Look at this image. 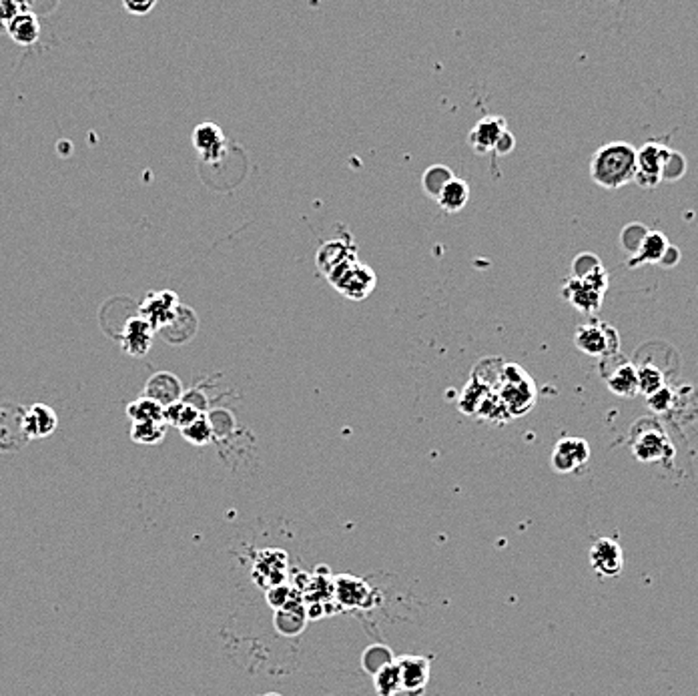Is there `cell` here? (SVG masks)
<instances>
[{"mask_svg":"<svg viewBox=\"0 0 698 696\" xmlns=\"http://www.w3.org/2000/svg\"><path fill=\"white\" fill-rule=\"evenodd\" d=\"M590 177L602 189L616 191L637 177V147L616 140L596 148L590 159Z\"/></svg>","mask_w":698,"mask_h":696,"instance_id":"1","label":"cell"},{"mask_svg":"<svg viewBox=\"0 0 698 696\" xmlns=\"http://www.w3.org/2000/svg\"><path fill=\"white\" fill-rule=\"evenodd\" d=\"M630 448L642 464H670L674 458L670 437L654 418H642L632 426Z\"/></svg>","mask_w":698,"mask_h":696,"instance_id":"2","label":"cell"},{"mask_svg":"<svg viewBox=\"0 0 698 696\" xmlns=\"http://www.w3.org/2000/svg\"><path fill=\"white\" fill-rule=\"evenodd\" d=\"M500 400L504 404L509 418L528 413L536 404V386L530 375L520 365H506L501 375Z\"/></svg>","mask_w":698,"mask_h":696,"instance_id":"3","label":"cell"},{"mask_svg":"<svg viewBox=\"0 0 698 696\" xmlns=\"http://www.w3.org/2000/svg\"><path fill=\"white\" fill-rule=\"evenodd\" d=\"M327 279L337 292L354 301H362L367 295H372L375 289V281H378L373 269L359 263L357 260L341 265V268L335 269Z\"/></svg>","mask_w":698,"mask_h":696,"instance_id":"4","label":"cell"},{"mask_svg":"<svg viewBox=\"0 0 698 696\" xmlns=\"http://www.w3.org/2000/svg\"><path fill=\"white\" fill-rule=\"evenodd\" d=\"M574 343L586 356L610 357L621 354V335H618L616 327L602 322L580 325L574 335Z\"/></svg>","mask_w":698,"mask_h":696,"instance_id":"5","label":"cell"},{"mask_svg":"<svg viewBox=\"0 0 698 696\" xmlns=\"http://www.w3.org/2000/svg\"><path fill=\"white\" fill-rule=\"evenodd\" d=\"M27 408L0 402V452H19L30 440L25 428Z\"/></svg>","mask_w":698,"mask_h":696,"instance_id":"6","label":"cell"},{"mask_svg":"<svg viewBox=\"0 0 698 696\" xmlns=\"http://www.w3.org/2000/svg\"><path fill=\"white\" fill-rule=\"evenodd\" d=\"M670 147L654 143V140H648L646 145L637 148V177H634V183L646 187V189H653V187L661 183Z\"/></svg>","mask_w":698,"mask_h":696,"instance_id":"7","label":"cell"},{"mask_svg":"<svg viewBox=\"0 0 698 696\" xmlns=\"http://www.w3.org/2000/svg\"><path fill=\"white\" fill-rule=\"evenodd\" d=\"M179 297L171 289H161V292H153L145 297V301L140 303L139 316L153 327L155 333H159L164 325H169L175 317L179 309Z\"/></svg>","mask_w":698,"mask_h":696,"instance_id":"8","label":"cell"},{"mask_svg":"<svg viewBox=\"0 0 698 696\" xmlns=\"http://www.w3.org/2000/svg\"><path fill=\"white\" fill-rule=\"evenodd\" d=\"M590 456V444L582 440V437H562V440L554 445L550 464L554 472L572 474L578 472V468L586 466Z\"/></svg>","mask_w":698,"mask_h":696,"instance_id":"9","label":"cell"},{"mask_svg":"<svg viewBox=\"0 0 698 696\" xmlns=\"http://www.w3.org/2000/svg\"><path fill=\"white\" fill-rule=\"evenodd\" d=\"M590 566L600 578H616L624 570V554L613 538H598L590 548Z\"/></svg>","mask_w":698,"mask_h":696,"instance_id":"10","label":"cell"},{"mask_svg":"<svg viewBox=\"0 0 698 696\" xmlns=\"http://www.w3.org/2000/svg\"><path fill=\"white\" fill-rule=\"evenodd\" d=\"M600 365H610L608 372H604V380L610 392L618 397H634L638 396V378L637 365L629 362L626 357H618V364L613 365V359L602 357Z\"/></svg>","mask_w":698,"mask_h":696,"instance_id":"11","label":"cell"},{"mask_svg":"<svg viewBox=\"0 0 698 696\" xmlns=\"http://www.w3.org/2000/svg\"><path fill=\"white\" fill-rule=\"evenodd\" d=\"M191 143L195 148H197V153L201 155L203 161L213 163L215 165V163L223 159L227 139L219 124L207 121V123H199L197 127L193 129Z\"/></svg>","mask_w":698,"mask_h":696,"instance_id":"12","label":"cell"},{"mask_svg":"<svg viewBox=\"0 0 698 696\" xmlns=\"http://www.w3.org/2000/svg\"><path fill=\"white\" fill-rule=\"evenodd\" d=\"M396 662L399 667V675H402L404 692L410 696L423 694L429 683V659H426V656H402V659H396Z\"/></svg>","mask_w":698,"mask_h":696,"instance_id":"13","label":"cell"},{"mask_svg":"<svg viewBox=\"0 0 698 696\" xmlns=\"http://www.w3.org/2000/svg\"><path fill=\"white\" fill-rule=\"evenodd\" d=\"M145 397L153 400L161 405V408H169V405L181 402L183 397V383L171 372H156L148 378L145 383Z\"/></svg>","mask_w":698,"mask_h":696,"instance_id":"14","label":"cell"},{"mask_svg":"<svg viewBox=\"0 0 698 696\" xmlns=\"http://www.w3.org/2000/svg\"><path fill=\"white\" fill-rule=\"evenodd\" d=\"M155 330L148 325L143 317H131L127 324H124L121 332V348L124 354H129L132 357H143L148 354V349L153 346Z\"/></svg>","mask_w":698,"mask_h":696,"instance_id":"15","label":"cell"},{"mask_svg":"<svg viewBox=\"0 0 698 696\" xmlns=\"http://www.w3.org/2000/svg\"><path fill=\"white\" fill-rule=\"evenodd\" d=\"M508 131V123L504 116L500 115H488L484 116L480 123H476V127L469 132V145L476 153H493V147L500 140V137Z\"/></svg>","mask_w":698,"mask_h":696,"instance_id":"16","label":"cell"},{"mask_svg":"<svg viewBox=\"0 0 698 696\" xmlns=\"http://www.w3.org/2000/svg\"><path fill=\"white\" fill-rule=\"evenodd\" d=\"M562 297L570 305H574L578 311H582V314H596L604 301V293H600L598 289H594L592 285L574 277H568L564 281Z\"/></svg>","mask_w":698,"mask_h":696,"instance_id":"17","label":"cell"},{"mask_svg":"<svg viewBox=\"0 0 698 696\" xmlns=\"http://www.w3.org/2000/svg\"><path fill=\"white\" fill-rule=\"evenodd\" d=\"M357 260L356 257V245L351 241L343 239H332L319 247L317 252V269L324 273L325 277L332 276L335 269H340L341 265Z\"/></svg>","mask_w":698,"mask_h":696,"instance_id":"18","label":"cell"},{"mask_svg":"<svg viewBox=\"0 0 698 696\" xmlns=\"http://www.w3.org/2000/svg\"><path fill=\"white\" fill-rule=\"evenodd\" d=\"M197 330H199L197 314H195L191 308H187V305H179L172 322L169 325H164L159 333L167 343H172V346H183V343L191 341L195 338Z\"/></svg>","mask_w":698,"mask_h":696,"instance_id":"19","label":"cell"},{"mask_svg":"<svg viewBox=\"0 0 698 696\" xmlns=\"http://www.w3.org/2000/svg\"><path fill=\"white\" fill-rule=\"evenodd\" d=\"M59 426V418L52 408L46 404H33L27 408L25 416V428L30 440H43L54 434V429Z\"/></svg>","mask_w":698,"mask_h":696,"instance_id":"20","label":"cell"},{"mask_svg":"<svg viewBox=\"0 0 698 696\" xmlns=\"http://www.w3.org/2000/svg\"><path fill=\"white\" fill-rule=\"evenodd\" d=\"M335 600L348 608L367 606L370 604V586L356 576H340L335 580Z\"/></svg>","mask_w":698,"mask_h":696,"instance_id":"21","label":"cell"},{"mask_svg":"<svg viewBox=\"0 0 698 696\" xmlns=\"http://www.w3.org/2000/svg\"><path fill=\"white\" fill-rule=\"evenodd\" d=\"M670 247L669 237L661 231H648L646 237L642 239V244L638 247V252L630 257L629 265L630 268H637V265H653L661 263V260L666 253V249Z\"/></svg>","mask_w":698,"mask_h":696,"instance_id":"22","label":"cell"},{"mask_svg":"<svg viewBox=\"0 0 698 696\" xmlns=\"http://www.w3.org/2000/svg\"><path fill=\"white\" fill-rule=\"evenodd\" d=\"M6 33H9V36L17 44L33 46L38 41V36H41V22H38L36 14L28 12L25 6V11L12 19L9 28H6Z\"/></svg>","mask_w":698,"mask_h":696,"instance_id":"23","label":"cell"},{"mask_svg":"<svg viewBox=\"0 0 698 696\" xmlns=\"http://www.w3.org/2000/svg\"><path fill=\"white\" fill-rule=\"evenodd\" d=\"M437 205H440L444 211H448V213H458L466 207V203L469 201V185L464 181V179L460 177H453L452 181L444 187L440 197L436 199Z\"/></svg>","mask_w":698,"mask_h":696,"instance_id":"24","label":"cell"},{"mask_svg":"<svg viewBox=\"0 0 698 696\" xmlns=\"http://www.w3.org/2000/svg\"><path fill=\"white\" fill-rule=\"evenodd\" d=\"M372 680L378 696H396L399 692H404L402 675H399V667L396 660L386 664V667L375 672Z\"/></svg>","mask_w":698,"mask_h":696,"instance_id":"25","label":"cell"},{"mask_svg":"<svg viewBox=\"0 0 698 696\" xmlns=\"http://www.w3.org/2000/svg\"><path fill=\"white\" fill-rule=\"evenodd\" d=\"M453 177H456V175H453V171L448 165H442V163H437V165L428 167L426 173L421 175V189L426 191L428 197L437 199V197H440V193H442L444 187L448 185Z\"/></svg>","mask_w":698,"mask_h":696,"instance_id":"26","label":"cell"},{"mask_svg":"<svg viewBox=\"0 0 698 696\" xmlns=\"http://www.w3.org/2000/svg\"><path fill=\"white\" fill-rule=\"evenodd\" d=\"M637 378H638V394L646 397L656 394L658 389H662L664 386H669L661 367H656L648 362L637 365Z\"/></svg>","mask_w":698,"mask_h":696,"instance_id":"27","label":"cell"},{"mask_svg":"<svg viewBox=\"0 0 698 696\" xmlns=\"http://www.w3.org/2000/svg\"><path fill=\"white\" fill-rule=\"evenodd\" d=\"M127 416L132 420V424H137V421H159V424H164V408L145 396L129 404Z\"/></svg>","mask_w":698,"mask_h":696,"instance_id":"28","label":"cell"},{"mask_svg":"<svg viewBox=\"0 0 698 696\" xmlns=\"http://www.w3.org/2000/svg\"><path fill=\"white\" fill-rule=\"evenodd\" d=\"M131 440L145 445H155L163 442L164 434H167V424H159V421H137L131 426Z\"/></svg>","mask_w":698,"mask_h":696,"instance_id":"29","label":"cell"},{"mask_svg":"<svg viewBox=\"0 0 698 696\" xmlns=\"http://www.w3.org/2000/svg\"><path fill=\"white\" fill-rule=\"evenodd\" d=\"M199 416L201 413L197 410H193L191 405H187L185 402H177L169 405V408H164V424L175 426L179 432H181L183 428L191 426Z\"/></svg>","mask_w":698,"mask_h":696,"instance_id":"30","label":"cell"},{"mask_svg":"<svg viewBox=\"0 0 698 696\" xmlns=\"http://www.w3.org/2000/svg\"><path fill=\"white\" fill-rule=\"evenodd\" d=\"M181 436L193 445H207L211 440H213L215 434H213V428H211L207 413H201V416L195 420L191 426L183 428Z\"/></svg>","mask_w":698,"mask_h":696,"instance_id":"31","label":"cell"},{"mask_svg":"<svg viewBox=\"0 0 698 696\" xmlns=\"http://www.w3.org/2000/svg\"><path fill=\"white\" fill-rule=\"evenodd\" d=\"M394 660H396L394 654H391V651H389L388 646L372 644L370 648H365V652L362 656V667H364V670L367 672V675L373 676L380 668H383V667H386V664L394 662Z\"/></svg>","mask_w":698,"mask_h":696,"instance_id":"32","label":"cell"},{"mask_svg":"<svg viewBox=\"0 0 698 696\" xmlns=\"http://www.w3.org/2000/svg\"><path fill=\"white\" fill-rule=\"evenodd\" d=\"M646 404L654 413L662 416V413H670L674 410V405H677V394H674L670 386H664L662 389H658L656 394L648 396Z\"/></svg>","mask_w":698,"mask_h":696,"instance_id":"33","label":"cell"},{"mask_svg":"<svg viewBox=\"0 0 698 696\" xmlns=\"http://www.w3.org/2000/svg\"><path fill=\"white\" fill-rule=\"evenodd\" d=\"M648 231H650L648 227H645L642 223L626 225L621 233V245H622L624 252H629L630 255L637 253L640 244H642V239L646 237Z\"/></svg>","mask_w":698,"mask_h":696,"instance_id":"34","label":"cell"},{"mask_svg":"<svg viewBox=\"0 0 698 696\" xmlns=\"http://www.w3.org/2000/svg\"><path fill=\"white\" fill-rule=\"evenodd\" d=\"M600 268H604L602 261L598 260V255L594 253H580L574 257V261H572V276L574 279H586L588 276H592L594 271H598Z\"/></svg>","mask_w":698,"mask_h":696,"instance_id":"35","label":"cell"},{"mask_svg":"<svg viewBox=\"0 0 698 696\" xmlns=\"http://www.w3.org/2000/svg\"><path fill=\"white\" fill-rule=\"evenodd\" d=\"M686 169H688L686 159L682 157L678 151H674V148H670L669 155H666V161H664L662 181H678L680 177H685Z\"/></svg>","mask_w":698,"mask_h":696,"instance_id":"36","label":"cell"},{"mask_svg":"<svg viewBox=\"0 0 698 696\" xmlns=\"http://www.w3.org/2000/svg\"><path fill=\"white\" fill-rule=\"evenodd\" d=\"M27 4H17V3H6V0H0V30H6L12 22V19L25 11Z\"/></svg>","mask_w":698,"mask_h":696,"instance_id":"37","label":"cell"},{"mask_svg":"<svg viewBox=\"0 0 698 696\" xmlns=\"http://www.w3.org/2000/svg\"><path fill=\"white\" fill-rule=\"evenodd\" d=\"M156 6V3L155 0H124L123 3V9L127 11V12H131V14H135V17H145V14H148L151 12L153 9Z\"/></svg>","mask_w":698,"mask_h":696,"instance_id":"38","label":"cell"},{"mask_svg":"<svg viewBox=\"0 0 698 696\" xmlns=\"http://www.w3.org/2000/svg\"><path fill=\"white\" fill-rule=\"evenodd\" d=\"M514 147H516V137L509 131H506L504 135L500 137L496 147H493V153H496V155H508L509 151H514Z\"/></svg>","mask_w":698,"mask_h":696,"instance_id":"39","label":"cell"},{"mask_svg":"<svg viewBox=\"0 0 698 696\" xmlns=\"http://www.w3.org/2000/svg\"><path fill=\"white\" fill-rule=\"evenodd\" d=\"M678 261H680V249L670 245L669 249H666V253L661 260V265L662 268H674V265H677Z\"/></svg>","mask_w":698,"mask_h":696,"instance_id":"40","label":"cell"},{"mask_svg":"<svg viewBox=\"0 0 698 696\" xmlns=\"http://www.w3.org/2000/svg\"><path fill=\"white\" fill-rule=\"evenodd\" d=\"M265 696H281V694H277V692H269V694H265Z\"/></svg>","mask_w":698,"mask_h":696,"instance_id":"41","label":"cell"}]
</instances>
